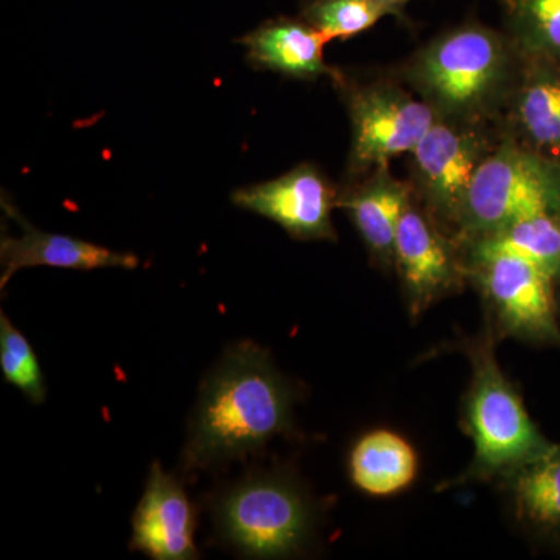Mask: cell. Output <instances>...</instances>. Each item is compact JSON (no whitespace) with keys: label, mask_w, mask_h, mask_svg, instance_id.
<instances>
[{"label":"cell","mask_w":560,"mask_h":560,"mask_svg":"<svg viewBox=\"0 0 560 560\" xmlns=\"http://www.w3.org/2000/svg\"><path fill=\"white\" fill-rule=\"evenodd\" d=\"M293 389L267 350L241 342L202 386L184 451L187 470L260 451L293 427Z\"/></svg>","instance_id":"obj_1"},{"label":"cell","mask_w":560,"mask_h":560,"mask_svg":"<svg viewBox=\"0 0 560 560\" xmlns=\"http://www.w3.org/2000/svg\"><path fill=\"white\" fill-rule=\"evenodd\" d=\"M525 54L504 31L466 21L440 33L390 72L438 117L501 121Z\"/></svg>","instance_id":"obj_2"},{"label":"cell","mask_w":560,"mask_h":560,"mask_svg":"<svg viewBox=\"0 0 560 560\" xmlns=\"http://www.w3.org/2000/svg\"><path fill=\"white\" fill-rule=\"evenodd\" d=\"M497 342L486 326L477 338L464 342L471 374L460 404V427L474 442V458L459 477L442 482L440 490L499 481L552 447L530 419L521 390L501 370Z\"/></svg>","instance_id":"obj_3"},{"label":"cell","mask_w":560,"mask_h":560,"mask_svg":"<svg viewBox=\"0 0 560 560\" xmlns=\"http://www.w3.org/2000/svg\"><path fill=\"white\" fill-rule=\"evenodd\" d=\"M537 212H560V164L526 149L503 130L471 180L456 245L466 248Z\"/></svg>","instance_id":"obj_4"},{"label":"cell","mask_w":560,"mask_h":560,"mask_svg":"<svg viewBox=\"0 0 560 560\" xmlns=\"http://www.w3.org/2000/svg\"><path fill=\"white\" fill-rule=\"evenodd\" d=\"M463 257L467 283L480 294L497 341L560 348L559 283L550 275L506 250L470 246Z\"/></svg>","instance_id":"obj_5"},{"label":"cell","mask_w":560,"mask_h":560,"mask_svg":"<svg viewBox=\"0 0 560 560\" xmlns=\"http://www.w3.org/2000/svg\"><path fill=\"white\" fill-rule=\"evenodd\" d=\"M348 108L352 145L346 178H355L393 158L410 154L436 120V113L393 72L357 80L342 72L331 80Z\"/></svg>","instance_id":"obj_6"},{"label":"cell","mask_w":560,"mask_h":560,"mask_svg":"<svg viewBox=\"0 0 560 560\" xmlns=\"http://www.w3.org/2000/svg\"><path fill=\"white\" fill-rule=\"evenodd\" d=\"M501 135V121L436 117L410 153L408 180L412 195L453 241L471 180L500 142Z\"/></svg>","instance_id":"obj_7"},{"label":"cell","mask_w":560,"mask_h":560,"mask_svg":"<svg viewBox=\"0 0 560 560\" xmlns=\"http://www.w3.org/2000/svg\"><path fill=\"white\" fill-rule=\"evenodd\" d=\"M221 533L254 558H287L304 550L315 512L300 486L280 474L256 475L235 486L217 511Z\"/></svg>","instance_id":"obj_8"},{"label":"cell","mask_w":560,"mask_h":560,"mask_svg":"<svg viewBox=\"0 0 560 560\" xmlns=\"http://www.w3.org/2000/svg\"><path fill=\"white\" fill-rule=\"evenodd\" d=\"M394 270L412 319L467 285L463 250L431 220L415 195L397 228Z\"/></svg>","instance_id":"obj_9"},{"label":"cell","mask_w":560,"mask_h":560,"mask_svg":"<svg viewBox=\"0 0 560 560\" xmlns=\"http://www.w3.org/2000/svg\"><path fill=\"white\" fill-rule=\"evenodd\" d=\"M231 200L275 221L294 241L337 242L331 213L337 209L338 187L311 162H302L279 178L242 187Z\"/></svg>","instance_id":"obj_10"},{"label":"cell","mask_w":560,"mask_h":560,"mask_svg":"<svg viewBox=\"0 0 560 560\" xmlns=\"http://www.w3.org/2000/svg\"><path fill=\"white\" fill-rule=\"evenodd\" d=\"M2 209L22 228L21 237H13L5 231L2 232V241H0V264H2L0 289L2 290L11 278L24 268L54 267L91 271L101 270V268L135 270L139 267V259L135 254L117 253L70 235L39 231L22 217L5 194H2Z\"/></svg>","instance_id":"obj_11"},{"label":"cell","mask_w":560,"mask_h":560,"mask_svg":"<svg viewBox=\"0 0 560 560\" xmlns=\"http://www.w3.org/2000/svg\"><path fill=\"white\" fill-rule=\"evenodd\" d=\"M411 197L410 180L396 178L389 165L346 178L338 187L337 208L346 210L378 270H394L397 228Z\"/></svg>","instance_id":"obj_12"},{"label":"cell","mask_w":560,"mask_h":560,"mask_svg":"<svg viewBox=\"0 0 560 560\" xmlns=\"http://www.w3.org/2000/svg\"><path fill=\"white\" fill-rule=\"evenodd\" d=\"M194 536L195 512L186 492L154 463L132 515L131 550L156 560H190L198 558Z\"/></svg>","instance_id":"obj_13"},{"label":"cell","mask_w":560,"mask_h":560,"mask_svg":"<svg viewBox=\"0 0 560 560\" xmlns=\"http://www.w3.org/2000/svg\"><path fill=\"white\" fill-rule=\"evenodd\" d=\"M525 54V51H523ZM501 127L526 149L560 164V65L525 54Z\"/></svg>","instance_id":"obj_14"},{"label":"cell","mask_w":560,"mask_h":560,"mask_svg":"<svg viewBox=\"0 0 560 560\" xmlns=\"http://www.w3.org/2000/svg\"><path fill=\"white\" fill-rule=\"evenodd\" d=\"M246 47V61L257 70H270L289 79L334 80L340 69L324 60L327 40L301 18L279 16L261 22L238 39Z\"/></svg>","instance_id":"obj_15"},{"label":"cell","mask_w":560,"mask_h":560,"mask_svg":"<svg viewBox=\"0 0 560 560\" xmlns=\"http://www.w3.org/2000/svg\"><path fill=\"white\" fill-rule=\"evenodd\" d=\"M512 518L533 539L560 547V444L499 480Z\"/></svg>","instance_id":"obj_16"},{"label":"cell","mask_w":560,"mask_h":560,"mask_svg":"<svg viewBox=\"0 0 560 560\" xmlns=\"http://www.w3.org/2000/svg\"><path fill=\"white\" fill-rule=\"evenodd\" d=\"M350 482L366 495H397L410 489L419 474V456L397 431H368L349 453Z\"/></svg>","instance_id":"obj_17"},{"label":"cell","mask_w":560,"mask_h":560,"mask_svg":"<svg viewBox=\"0 0 560 560\" xmlns=\"http://www.w3.org/2000/svg\"><path fill=\"white\" fill-rule=\"evenodd\" d=\"M470 246L506 250L521 256L560 283V212H537L522 217L466 248Z\"/></svg>","instance_id":"obj_18"},{"label":"cell","mask_w":560,"mask_h":560,"mask_svg":"<svg viewBox=\"0 0 560 560\" xmlns=\"http://www.w3.org/2000/svg\"><path fill=\"white\" fill-rule=\"evenodd\" d=\"M504 32L525 54L560 65V0H500Z\"/></svg>","instance_id":"obj_19"},{"label":"cell","mask_w":560,"mask_h":560,"mask_svg":"<svg viewBox=\"0 0 560 560\" xmlns=\"http://www.w3.org/2000/svg\"><path fill=\"white\" fill-rule=\"evenodd\" d=\"M393 13L378 0H301L300 18L330 40H349Z\"/></svg>","instance_id":"obj_20"},{"label":"cell","mask_w":560,"mask_h":560,"mask_svg":"<svg viewBox=\"0 0 560 560\" xmlns=\"http://www.w3.org/2000/svg\"><path fill=\"white\" fill-rule=\"evenodd\" d=\"M0 370L5 381L33 405L46 400V382L35 350L3 312L0 313Z\"/></svg>","instance_id":"obj_21"},{"label":"cell","mask_w":560,"mask_h":560,"mask_svg":"<svg viewBox=\"0 0 560 560\" xmlns=\"http://www.w3.org/2000/svg\"><path fill=\"white\" fill-rule=\"evenodd\" d=\"M378 2H381L382 5H385L386 9L393 13L394 18H397V20L404 22H408V18L405 16V5L410 3L411 0H378Z\"/></svg>","instance_id":"obj_22"},{"label":"cell","mask_w":560,"mask_h":560,"mask_svg":"<svg viewBox=\"0 0 560 560\" xmlns=\"http://www.w3.org/2000/svg\"><path fill=\"white\" fill-rule=\"evenodd\" d=\"M559 316H560V302H559Z\"/></svg>","instance_id":"obj_23"}]
</instances>
